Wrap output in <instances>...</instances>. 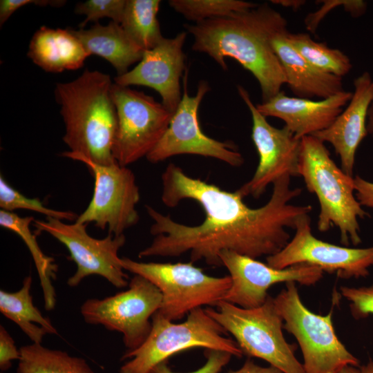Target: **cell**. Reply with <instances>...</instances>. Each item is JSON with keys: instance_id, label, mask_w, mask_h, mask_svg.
<instances>
[{"instance_id": "obj_30", "label": "cell", "mask_w": 373, "mask_h": 373, "mask_svg": "<svg viewBox=\"0 0 373 373\" xmlns=\"http://www.w3.org/2000/svg\"><path fill=\"white\" fill-rule=\"evenodd\" d=\"M126 0H88L78 3L75 12L86 16L85 20L79 24L83 28L90 21L97 22L99 19L108 17L113 21L120 23L123 17Z\"/></svg>"}, {"instance_id": "obj_25", "label": "cell", "mask_w": 373, "mask_h": 373, "mask_svg": "<svg viewBox=\"0 0 373 373\" xmlns=\"http://www.w3.org/2000/svg\"><path fill=\"white\" fill-rule=\"evenodd\" d=\"M19 350L17 373H94L84 358L48 349L41 343H32Z\"/></svg>"}, {"instance_id": "obj_6", "label": "cell", "mask_w": 373, "mask_h": 373, "mask_svg": "<svg viewBox=\"0 0 373 373\" xmlns=\"http://www.w3.org/2000/svg\"><path fill=\"white\" fill-rule=\"evenodd\" d=\"M334 294L326 315L315 314L305 307L295 282L285 283L274 298L283 329L295 337L300 348L305 373H338L347 365H360L335 332L332 316L339 297L338 293Z\"/></svg>"}, {"instance_id": "obj_8", "label": "cell", "mask_w": 373, "mask_h": 373, "mask_svg": "<svg viewBox=\"0 0 373 373\" xmlns=\"http://www.w3.org/2000/svg\"><path fill=\"white\" fill-rule=\"evenodd\" d=\"M121 262L124 270L145 278L159 289L162 301L157 312L171 321L203 305L213 306L231 285L229 275H207L191 262H143L124 257Z\"/></svg>"}, {"instance_id": "obj_35", "label": "cell", "mask_w": 373, "mask_h": 373, "mask_svg": "<svg viewBox=\"0 0 373 373\" xmlns=\"http://www.w3.org/2000/svg\"><path fill=\"white\" fill-rule=\"evenodd\" d=\"M355 196L362 207L373 211V182L367 181L359 175L354 177Z\"/></svg>"}, {"instance_id": "obj_18", "label": "cell", "mask_w": 373, "mask_h": 373, "mask_svg": "<svg viewBox=\"0 0 373 373\" xmlns=\"http://www.w3.org/2000/svg\"><path fill=\"white\" fill-rule=\"evenodd\" d=\"M353 84L354 90L346 108L329 127L312 135L333 146L341 169L350 176H353L357 149L368 135L367 117L373 99V79L365 71Z\"/></svg>"}, {"instance_id": "obj_1", "label": "cell", "mask_w": 373, "mask_h": 373, "mask_svg": "<svg viewBox=\"0 0 373 373\" xmlns=\"http://www.w3.org/2000/svg\"><path fill=\"white\" fill-rule=\"evenodd\" d=\"M290 182L287 174L278 178L267 202L253 209L245 203L238 189L222 190L170 163L162 174V203L172 208L183 200H192L203 209L204 220L196 226L185 225L146 205L153 220L150 232L155 237L138 256L177 257L189 253L193 263L204 260L218 267L222 266L219 254L224 250L256 259L274 255L290 240L287 228L294 229L298 218L312 211L309 204H290L302 192L300 188L291 189Z\"/></svg>"}, {"instance_id": "obj_33", "label": "cell", "mask_w": 373, "mask_h": 373, "mask_svg": "<svg viewBox=\"0 0 373 373\" xmlns=\"http://www.w3.org/2000/svg\"><path fill=\"white\" fill-rule=\"evenodd\" d=\"M20 358V350L6 328L0 326V369L4 372L12 365V361Z\"/></svg>"}, {"instance_id": "obj_21", "label": "cell", "mask_w": 373, "mask_h": 373, "mask_svg": "<svg viewBox=\"0 0 373 373\" xmlns=\"http://www.w3.org/2000/svg\"><path fill=\"white\" fill-rule=\"evenodd\" d=\"M28 56L46 72L61 73L82 68L90 55L70 28L44 26L33 35Z\"/></svg>"}, {"instance_id": "obj_17", "label": "cell", "mask_w": 373, "mask_h": 373, "mask_svg": "<svg viewBox=\"0 0 373 373\" xmlns=\"http://www.w3.org/2000/svg\"><path fill=\"white\" fill-rule=\"evenodd\" d=\"M187 32L164 38L156 46L144 52L142 59L132 70L116 76L115 84L127 86L149 87L157 92L162 104L174 113L182 99L180 79L186 69L183 46Z\"/></svg>"}, {"instance_id": "obj_3", "label": "cell", "mask_w": 373, "mask_h": 373, "mask_svg": "<svg viewBox=\"0 0 373 373\" xmlns=\"http://www.w3.org/2000/svg\"><path fill=\"white\" fill-rule=\"evenodd\" d=\"M113 84L108 75L88 69L71 82L57 84L63 140L70 149L63 156L100 165L117 162L112 153L117 124Z\"/></svg>"}, {"instance_id": "obj_16", "label": "cell", "mask_w": 373, "mask_h": 373, "mask_svg": "<svg viewBox=\"0 0 373 373\" xmlns=\"http://www.w3.org/2000/svg\"><path fill=\"white\" fill-rule=\"evenodd\" d=\"M222 266L229 272L231 285L222 300L251 309L266 301L268 289L280 283L295 282L310 286L318 283L323 271L318 267L298 264L285 269L271 267L256 258L224 250L219 254Z\"/></svg>"}, {"instance_id": "obj_24", "label": "cell", "mask_w": 373, "mask_h": 373, "mask_svg": "<svg viewBox=\"0 0 373 373\" xmlns=\"http://www.w3.org/2000/svg\"><path fill=\"white\" fill-rule=\"evenodd\" d=\"M32 216L21 217L12 212L0 211V225L17 234L27 246L37 270L42 289L44 307L47 310L54 309L56 303V294L52 280L56 277L57 266L54 259L46 256L41 249L36 236L30 229L34 221Z\"/></svg>"}, {"instance_id": "obj_37", "label": "cell", "mask_w": 373, "mask_h": 373, "mask_svg": "<svg viewBox=\"0 0 373 373\" xmlns=\"http://www.w3.org/2000/svg\"><path fill=\"white\" fill-rule=\"evenodd\" d=\"M338 373H373V360L370 359L365 365H347Z\"/></svg>"}, {"instance_id": "obj_4", "label": "cell", "mask_w": 373, "mask_h": 373, "mask_svg": "<svg viewBox=\"0 0 373 373\" xmlns=\"http://www.w3.org/2000/svg\"><path fill=\"white\" fill-rule=\"evenodd\" d=\"M300 176L318 200V230L326 232L337 227L341 244L358 245L361 242L358 218L370 215L356 198L354 177L336 164L325 143L315 136L300 139Z\"/></svg>"}, {"instance_id": "obj_29", "label": "cell", "mask_w": 373, "mask_h": 373, "mask_svg": "<svg viewBox=\"0 0 373 373\" xmlns=\"http://www.w3.org/2000/svg\"><path fill=\"white\" fill-rule=\"evenodd\" d=\"M0 207L1 210L12 212L17 209H26L38 212L47 217L61 220H75L78 216L70 211H59L45 207L38 198H29L12 187L0 176Z\"/></svg>"}, {"instance_id": "obj_2", "label": "cell", "mask_w": 373, "mask_h": 373, "mask_svg": "<svg viewBox=\"0 0 373 373\" xmlns=\"http://www.w3.org/2000/svg\"><path fill=\"white\" fill-rule=\"evenodd\" d=\"M287 19L267 3L229 15L185 24L193 36L192 49L208 55L226 70L227 57L236 60L258 81L262 102L274 97L286 84L272 39L288 31Z\"/></svg>"}, {"instance_id": "obj_38", "label": "cell", "mask_w": 373, "mask_h": 373, "mask_svg": "<svg viewBox=\"0 0 373 373\" xmlns=\"http://www.w3.org/2000/svg\"><path fill=\"white\" fill-rule=\"evenodd\" d=\"M271 2L294 10H298L305 3V1L302 0H274Z\"/></svg>"}, {"instance_id": "obj_20", "label": "cell", "mask_w": 373, "mask_h": 373, "mask_svg": "<svg viewBox=\"0 0 373 373\" xmlns=\"http://www.w3.org/2000/svg\"><path fill=\"white\" fill-rule=\"evenodd\" d=\"M289 31L271 41L282 65L286 84L297 97L323 99L344 91L342 77L323 72L305 60L287 39Z\"/></svg>"}, {"instance_id": "obj_22", "label": "cell", "mask_w": 373, "mask_h": 373, "mask_svg": "<svg viewBox=\"0 0 373 373\" xmlns=\"http://www.w3.org/2000/svg\"><path fill=\"white\" fill-rule=\"evenodd\" d=\"M70 30L89 55H96L108 61L117 76L127 73L131 65L142 58L144 50L129 37L120 23L111 21L103 26L96 23L89 29Z\"/></svg>"}, {"instance_id": "obj_36", "label": "cell", "mask_w": 373, "mask_h": 373, "mask_svg": "<svg viewBox=\"0 0 373 373\" xmlns=\"http://www.w3.org/2000/svg\"><path fill=\"white\" fill-rule=\"evenodd\" d=\"M227 373H283L276 367L269 365L262 367L257 365L254 361L248 358L243 365L236 370H230Z\"/></svg>"}, {"instance_id": "obj_11", "label": "cell", "mask_w": 373, "mask_h": 373, "mask_svg": "<svg viewBox=\"0 0 373 373\" xmlns=\"http://www.w3.org/2000/svg\"><path fill=\"white\" fill-rule=\"evenodd\" d=\"M33 222L37 232H46L64 245L70 259L77 265L75 273L67 281L68 286L77 287L91 275L104 277L117 288L127 286L128 276L118 256L119 250L126 242L124 234L108 233L104 238L97 239L88 233L85 224H66L50 217Z\"/></svg>"}, {"instance_id": "obj_14", "label": "cell", "mask_w": 373, "mask_h": 373, "mask_svg": "<svg viewBox=\"0 0 373 373\" xmlns=\"http://www.w3.org/2000/svg\"><path fill=\"white\" fill-rule=\"evenodd\" d=\"M309 215L298 218L292 239L279 252L267 256V264L276 269L307 264L343 279L367 277L373 266V246L350 248L319 240L312 234Z\"/></svg>"}, {"instance_id": "obj_34", "label": "cell", "mask_w": 373, "mask_h": 373, "mask_svg": "<svg viewBox=\"0 0 373 373\" xmlns=\"http://www.w3.org/2000/svg\"><path fill=\"white\" fill-rule=\"evenodd\" d=\"M64 1L48 0H1L0 1V25L2 26L10 17L19 8L28 4H35L41 6H60Z\"/></svg>"}, {"instance_id": "obj_27", "label": "cell", "mask_w": 373, "mask_h": 373, "mask_svg": "<svg viewBox=\"0 0 373 373\" xmlns=\"http://www.w3.org/2000/svg\"><path fill=\"white\" fill-rule=\"evenodd\" d=\"M287 37L305 60L323 72L342 77L352 68L350 58L343 52L329 48L325 42L313 40L307 33L289 32Z\"/></svg>"}, {"instance_id": "obj_7", "label": "cell", "mask_w": 373, "mask_h": 373, "mask_svg": "<svg viewBox=\"0 0 373 373\" xmlns=\"http://www.w3.org/2000/svg\"><path fill=\"white\" fill-rule=\"evenodd\" d=\"M207 314L230 333L243 354L262 359L283 373H305L303 363L295 356L296 345L283 335V320L274 298L268 296L261 306L245 309L224 300Z\"/></svg>"}, {"instance_id": "obj_26", "label": "cell", "mask_w": 373, "mask_h": 373, "mask_svg": "<svg viewBox=\"0 0 373 373\" xmlns=\"http://www.w3.org/2000/svg\"><path fill=\"white\" fill-rule=\"evenodd\" d=\"M159 0H126L120 25L143 50L152 49L164 37L161 33L157 13Z\"/></svg>"}, {"instance_id": "obj_23", "label": "cell", "mask_w": 373, "mask_h": 373, "mask_svg": "<svg viewBox=\"0 0 373 373\" xmlns=\"http://www.w3.org/2000/svg\"><path fill=\"white\" fill-rule=\"evenodd\" d=\"M32 278L26 276L20 289L15 292L0 290V312L13 321L33 343H41L47 334H57L49 318L34 305L30 294Z\"/></svg>"}, {"instance_id": "obj_15", "label": "cell", "mask_w": 373, "mask_h": 373, "mask_svg": "<svg viewBox=\"0 0 373 373\" xmlns=\"http://www.w3.org/2000/svg\"><path fill=\"white\" fill-rule=\"evenodd\" d=\"M237 89L251 115V139L259 157L253 177L238 189L244 198H258L282 175L299 177L300 139L285 126L278 128L271 125L258 111L248 91L240 85Z\"/></svg>"}, {"instance_id": "obj_32", "label": "cell", "mask_w": 373, "mask_h": 373, "mask_svg": "<svg viewBox=\"0 0 373 373\" xmlns=\"http://www.w3.org/2000/svg\"><path fill=\"white\" fill-rule=\"evenodd\" d=\"M233 355L228 352L206 349V363L200 368L187 373H219L228 364ZM151 373H180L173 372L167 365V362H162L156 365Z\"/></svg>"}, {"instance_id": "obj_28", "label": "cell", "mask_w": 373, "mask_h": 373, "mask_svg": "<svg viewBox=\"0 0 373 373\" xmlns=\"http://www.w3.org/2000/svg\"><path fill=\"white\" fill-rule=\"evenodd\" d=\"M169 5L195 23L246 11L258 6L257 3L240 0H170Z\"/></svg>"}, {"instance_id": "obj_5", "label": "cell", "mask_w": 373, "mask_h": 373, "mask_svg": "<svg viewBox=\"0 0 373 373\" xmlns=\"http://www.w3.org/2000/svg\"><path fill=\"white\" fill-rule=\"evenodd\" d=\"M151 320L147 338L136 350L124 354L122 360H130L119 373H151L156 365L173 355L193 348L225 351L239 358L243 355L237 343L224 336V329L202 307L191 311L180 323L165 318L157 312Z\"/></svg>"}, {"instance_id": "obj_13", "label": "cell", "mask_w": 373, "mask_h": 373, "mask_svg": "<svg viewBox=\"0 0 373 373\" xmlns=\"http://www.w3.org/2000/svg\"><path fill=\"white\" fill-rule=\"evenodd\" d=\"M95 179L94 192L87 208L76 222L108 230L114 236L124 234L135 226L140 217L136 205L140 201L139 188L134 173L117 162L109 165L83 162Z\"/></svg>"}, {"instance_id": "obj_9", "label": "cell", "mask_w": 373, "mask_h": 373, "mask_svg": "<svg viewBox=\"0 0 373 373\" xmlns=\"http://www.w3.org/2000/svg\"><path fill=\"white\" fill-rule=\"evenodd\" d=\"M117 112L112 153L126 166L146 155L166 131L173 113L151 96L115 83L111 89Z\"/></svg>"}, {"instance_id": "obj_39", "label": "cell", "mask_w": 373, "mask_h": 373, "mask_svg": "<svg viewBox=\"0 0 373 373\" xmlns=\"http://www.w3.org/2000/svg\"><path fill=\"white\" fill-rule=\"evenodd\" d=\"M367 131L368 134L373 137V99L370 104L367 112Z\"/></svg>"}, {"instance_id": "obj_31", "label": "cell", "mask_w": 373, "mask_h": 373, "mask_svg": "<svg viewBox=\"0 0 373 373\" xmlns=\"http://www.w3.org/2000/svg\"><path fill=\"white\" fill-rule=\"evenodd\" d=\"M340 295L349 303L352 316L356 320L373 315V284L363 287L341 286Z\"/></svg>"}, {"instance_id": "obj_19", "label": "cell", "mask_w": 373, "mask_h": 373, "mask_svg": "<svg viewBox=\"0 0 373 373\" xmlns=\"http://www.w3.org/2000/svg\"><path fill=\"white\" fill-rule=\"evenodd\" d=\"M344 90L329 98L313 100L289 97L281 90L267 102L256 106L265 117H277L285 122L298 139L312 135L329 127L352 98Z\"/></svg>"}, {"instance_id": "obj_12", "label": "cell", "mask_w": 373, "mask_h": 373, "mask_svg": "<svg viewBox=\"0 0 373 373\" xmlns=\"http://www.w3.org/2000/svg\"><path fill=\"white\" fill-rule=\"evenodd\" d=\"M187 83L188 68L183 75L180 103L163 137L146 155L147 160L155 164L174 155L191 154L216 158L234 167L242 166L244 158L233 142L211 138L200 128L198 109L210 90L208 83L200 81L194 96L189 95Z\"/></svg>"}, {"instance_id": "obj_10", "label": "cell", "mask_w": 373, "mask_h": 373, "mask_svg": "<svg viewBox=\"0 0 373 373\" xmlns=\"http://www.w3.org/2000/svg\"><path fill=\"white\" fill-rule=\"evenodd\" d=\"M128 285L113 296L87 299L80 312L86 323L122 333L126 352H131L149 335L150 320L160 308L162 296L156 286L139 275H134Z\"/></svg>"}]
</instances>
